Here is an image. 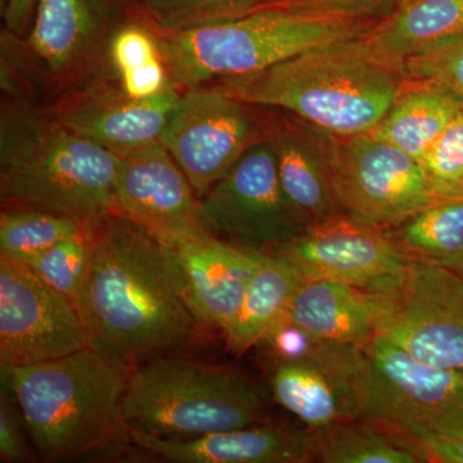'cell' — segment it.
Wrapping results in <instances>:
<instances>
[{"label": "cell", "instance_id": "obj_6", "mask_svg": "<svg viewBox=\"0 0 463 463\" xmlns=\"http://www.w3.org/2000/svg\"><path fill=\"white\" fill-rule=\"evenodd\" d=\"M129 17L120 0H41L25 38L2 30V96L51 109L112 74L109 44Z\"/></svg>", "mask_w": 463, "mask_h": 463}, {"label": "cell", "instance_id": "obj_34", "mask_svg": "<svg viewBox=\"0 0 463 463\" xmlns=\"http://www.w3.org/2000/svg\"><path fill=\"white\" fill-rule=\"evenodd\" d=\"M11 392L2 389L0 398V459L5 463L32 461L24 440V422Z\"/></svg>", "mask_w": 463, "mask_h": 463}, {"label": "cell", "instance_id": "obj_1", "mask_svg": "<svg viewBox=\"0 0 463 463\" xmlns=\"http://www.w3.org/2000/svg\"><path fill=\"white\" fill-rule=\"evenodd\" d=\"M85 230L90 263L79 312L90 346L133 367L188 349L206 323L172 246L115 210Z\"/></svg>", "mask_w": 463, "mask_h": 463}, {"label": "cell", "instance_id": "obj_5", "mask_svg": "<svg viewBox=\"0 0 463 463\" xmlns=\"http://www.w3.org/2000/svg\"><path fill=\"white\" fill-rule=\"evenodd\" d=\"M374 21L268 5L243 16L179 33H156L179 91L255 74L303 52L355 41Z\"/></svg>", "mask_w": 463, "mask_h": 463}, {"label": "cell", "instance_id": "obj_3", "mask_svg": "<svg viewBox=\"0 0 463 463\" xmlns=\"http://www.w3.org/2000/svg\"><path fill=\"white\" fill-rule=\"evenodd\" d=\"M358 39L303 52L255 74L206 87L258 108L288 112L336 138L368 134L388 112L405 76L368 53Z\"/></svg>", "mask_w": 463, "mask_h": 463}, {"label": "cell", "instance_id": "obj_22", "mask_svg": "<svg viewBox=\"0 0 463 463\" xmlns=\"http://www.w3.org/2000/svg\"><path fill=\"white\" fill-rule=\"evenodd\" d=\"M462 35L463 0H399L358 43L373 57L402 70L410 58Z\"/></svg>", "mask_w": 463, "mask_h": 463}, {"label": "cell", "instance_id": "obj_4", "mask_svg": "<svg viewBox=\"0 0 463 463\" xmlns=\"http://www.w3.org/2000/svg\"><path fill=\"white\" fill-rule=\"evenodd\" d=\"M0 368L43 461L79 458L121 429L118 414L133 365L88 346L43 364Z\"/></svg>", "mask_w": 463, "mask_h": 463}, {"label": "cell", "instance_id": "obj_23", "mask_svg": "<svg viewBox=\"0 0 463 463\" xmlns=\"http://www.w3.org/2000/svg\"><path fill=\"white\" fill-rule=\"evenodd\" d=\"M462 109V103L444 88L405 78L394 102L370 134L420 163Z\"/></svg>", "mask_w": 463, "mask_h": 463}, {"label": "cell", "instance_id": "obj_33", "mask_svg": "<svg viewBox=\"0 0 463 463\" xmlns=\"http://www.w3.org/2000/svg\"><path fill=\"white\" fill-rule=\"evenodd\" d=\"M323 343L325 340L313 336L285 317L265 335L259 345L264 346L272 364H283L301 361L315 354Z\"/></svg>", "mask_w": 463, "mask_h": 463}, {"label": "cell", "instance_id": "obj_20", "mask_svg": "<svg viewBox=\"0 0 463 463\" xmlns=\"http://www.w3.org/2000/svg\"><path fill=\"white\" fill-rule=\"evenodd\" d=\"M137 447L175 463H307L313 462L309 430L257 423L201 437L167 439L138 430L125 431Z\"/></svg>", "mask_w": 463, "mask_h": 463}, {"label": "cell", "instance_id": "obj_2", "mask_svg": "<svg viewBox=\"0 0 463 463\" xmlns=\"http://www.w3.org/2000/svg\"><path fill=\"white\" fill-rule=\"evenodd\" d=\"M121 157L50 111L2 96L0 197L88 224L115 210Z\"/></svg>", "mask_w": 463, "mask_h": 463}, {"label": "cell", "instance_id": "obj_38", "mask_svg": "<svg viewBox=\"0 0 463 463\" xmlns=\"http://www.w3.org/2000/svg\"><path fill=\"white\" fill-rule=\"evenodd\" d=\"M121 3H124V5H132L134 2H136V0H120Z\"/></svg>", "mask_w": 463, "mask_h": 463}, {"label": "cell", "instance_id": "obj_11", "mask_svg": "<svg viewBox=\"0 0 463 463\" xmlns=\"http://www.w3.org/2000/svg\"><path fill=\"white\" fill-rule=\"evenodd\" d=\"M88 346L75 304L29 265L0 255V364H43Z\"/></svg>", "mask_w": 463, "mask_h": 463}, {"label": "cell", "instance_id": "obj_8", "mask_svg": "<svg viewBox=\"0 0 463 463\" xmlns=\"http://www.w3.org/2000/svg\"><path fill=\"white\" fill-rule=\"evenodd\" d=\"M362 354L365 392L359 420L416 450L432 439L463 434V370L425 364L381 335L362 346Z\"/></svg>", "mask_w": 463, "mask_h": 463}, {"label": "cell", "instance_id": "obj_24", "mask_svg": "<svg viewBox=\"0 0 463 463\" xmlns=\"http://www.w3.org/2000/svg\"><path fill=\"white\" fill-rule=\"evenodd\" d=\"M304 277L279 254H267L252 276L236 319L224 335L228 350L242 355L288 315Z\"/></svg>", "mask_w": 463, "mask_h": 463}, {"label": "cell", "instance_id": "obj_21", "mask_svg": "<svg viewBox=\"0 0 463 463\" xmlns=\"http://www.w3.org/2000/svg\"><path fill=\"white\" fill-rule=\"evenodd\" d=\"M385 298L331 279H303L286 317L318 339L362 347L379 335Z\"/></svg>", "mask_w": 463, "mask_h": 463}, {"label": "cell", "instance_id": "obj_28", "mask_svg": "<svg viewBox=\"0 0 463 463\" xmlns=\"http://www.w3.org/2000/svg\"><path fill=\"white\" fill-rule=\"evenodd\" d=\"M85 225L70 216L35 207L3 205L0 255L29 264L61 241L74 237Z\"/></svg>", "mask_w": 463, "mask_h": 463}, {"label": "cell", "instance_id": "obj_32", "mask_svg": "<svg viewBox=\"0 0 463 463\" xmlns=\"http://www.w3.org/2000/svg\"><path fill=\"white\" fill-rule=\"evenodd\" d=\"M402 71L407 79L444 88L463 105V35L410 58Z\"/></svg>", "mask_w": 463, "mask_h": 463}, {"label": "cell", "instance_id": "obj_30", "mask_svg": "<svg viewBox=\"0 0 463 463\" xmlns=\"http://www.w3.org/2000/svg\"><path fill=\"white\" fill-rule=\"evenodd\" d=\"M90 263V239L84 230L74 237L61 241L27 265L45 282L69 298L79 309Z\"/></svg>", "mask_w": 463, "mask_h": 463}, {"label": "cell", "instance_id": "obj_27", "mask_svg": "<svg viewBox=\"0 0 463 463\" xmlns=\"http://www.w3.org/2000/svg\"><path fill=\"white\" fill-rule=\"evenodd\" d=\"M109 54L118 83L133 99L156 97L173 85L156 33L132 11L112 36Z\"/></svg>", "mask_w": 463, "mask_h": 463}, {"label": "cell", "instance_id": "obj_12", "mask_svg": "<svg viewBox=\"0 0 463 463\" xmlns=\"http://www.w3.org/2000/svg\"><path fill=\"white\" fill-rule=\"evenodd\" d=\"M273 254L288 259L304 279H331L386 297L401 288L411 265L383 228L345 213L307 225Z\"/></svg>", "mask_w": 463, "mask_h": 463}, {"label": "cell", "instance_id": "obj_37", "mask_svg": "<svg viewBox=\"0 0 463 463\" xmlns=\"http://www.w3.org/2000/svg\"><path fill=\"white\" fill-rule=\"evenodd\" d=\"M425 462L463 463V434L432 439L417 447Z\"/></svg>", "mask_w": 463, "mask_h": 463}, {"label": "cell", "instance_id": "obj_17", "mask_svg": "<svg viewBox=\"0 0 463 463\" xmlns=\"http://www.w3.org/2000/svg\"><path fill=\"white\" fill-rule=\"evenodd\" d=\"M115 212L172 248L207 232L199 196L164 145L121 157Z\"/></svg>", "mask_w": 463, "mask_h": 463}, {"label": "cell", "instance_id": "obj_14", "mask_svg": "<svg viewBox=\"0 0 463 463\" xmlns=\"http://www.w3.org/2000/svg\"><path fill=\"white\" fill-rule=\"evenodd\" d=\"M335 169L344 212L388 228L437 201L419 161L373 136L335 137Z\"/></svg>", "mask_w": 463, "mask_h": 463}, {"label": "cell", "instance_id": "obj_35", "mask_svg": "<svg viewBox=\"0 0 463 463\" xmlns=\"http://www.w3.org/2000/svg\"><path fill=\"white\" fill-rule=\"evenodd\" d=\"M398 2L399 0H273L272 3L377 21L389 14Z\"/></svg>", "mask_w": 463, "mask_h": 463}, {"label": "cell", "instance_id": "obj_19", "mask_svg": "<svg viewBox=\"0 0 463 463\" xmlns=\"http://www.w3.org/2000/svg\"><path fill=\"white\" fill-rule=\"evenodd\" d=\"M192 300L209 327L227 334L265 252L219 239L209 232L173 248Z\"/></svg>", "mask_w": 463, "mask_h": 463}, {"label": "cell", "instance_id": "obj_7", "mask_svg": "<svg viewBox=\"0 0 463 463\" xmlns=\"http://www.w3.org/2000/svg\"><path fill=\"white\" fill-rule=\"evenodd\" d=\"M267 399L248 374L167 353L137 364L121 402L120 428L188 439L263 422Z\"/></svg>", "mask_w": 463, "mask_h": 463}, {"label": "cell", "instance_id": "obj_18", "mask_svg": "<svg viewBox=\"0 0 463 463\" xmlns=\"http://www.w3.org/2000/svg\"><path fill=\"white\" fill-rule=\"evenodd\" d=\"M268 109L265 137L272 145L279 181L292 205L307 224L344 214L335 169V137L297 116Z\"/></svg>", "mask_w": 463, "mask_h": 463}, {"label": "cell", "instance_id": "obj_10", "mask_svg": "<svg viewBox=\"0 0 463 463\" xmlns=\"http://www.w3.org/2000/svg\"><path fill=\"white\" fill-rule=\"evenodd\" d=\"M268 112L214 88L182 91L163 145L199 199L250 146L265 138Z\"/></svg>", "mask_w": 463, "mask_h": 463}, {"label": "cell", "instance_id": "obj_29", "mask_svg": "<svg viewBox=\"0 0 463 463\" xmlns=\"http://www.w3.org/2000/svg\"><path fill=\"white\" fill-rule=\"evenodd\" d=\"M273 0H136L130 11L151 29L179 33L223 23L257 11Z\"/></svg>", "mask_w": 463, "mask_h": 463}, {"label": "cell", "instance_id": "obj_15", "mask_svg": "<svg viewBox=\"0 0 463 463\" xmlns=\"http://www.w3.org/2000/svg\"><path fill=\"white\" fill-rule=\"evenodd\" d=\"M179 99L173 85L156 97L133 99L112 72L45 109L74 132L127 157L163 145Z\"/></svg>", "mask_w": 463, "mask_h": 463}, {"label": "cell", "instance_id": "obj_25", "mask_svg": "<svg viewBox=\"0 0 463 463\" xmlns=\"http://www.w3.org/2000/svg\"><path fill=\"white\" fill-rule=\"evenodd\" d=\"M383 230L411 263L463 276V199L434 201Z\"/></svg>", "mask_w": 463, "mask_h": 463}, {"label": "cell", "instance_id": "obj_9", "mask_svg": "<svg viewBox=\"0 0 463 463\" xmlns=\"http://www.w3.org/2000/svg\"><path fill=\"white\" fill-rule=\"evenodd\" d=\"M200 215L209 233L265 254L288 245L309 225L283 190L267 137L250 146L201 197Z\"/></svg>", "mask_w": 463, "mask_h": 463}, {"label": "cell", "instance_id": "obj_26", "mask_svg": "<svg viewBox=\"0 0 463 463\" xmlns=\"http://www.w3.org/2000/svg\"><path fill=\"white\" fill-rule=\"evenodd\" d=\"M313 462L422 463L403 439L376 423L352 420L309 430Z\"/></svg>", "mask_w": 463, "mask_h": 463}, {"label": "cell", "instance_id": "obj_16", "mask_svg": "<svg viewBox=\"0 0 463 463\" xmlns=\"http://www.w3.org/2000/svg\"><path fill=\"white\" fill-rule=\"evenodd\" d=\"M272 365L274 401L307 430L361 419L365 392L362 347L325 341L306 359Z\"/></svg>", "mask_w": 463, "mask_h": 463}, {"label": "cell", "instance_id": "obj_36", "mask_svg": "<svg viewBox=\"0 0 463 463\" xmlns=\"http://www.w3.org/2000/svg\"><path fill=\"white\" fill-rule=\"evenodd\" d=\"M41 0H5L3 8V30L25 38L32 30Z\"/></svg>", "mask_w": 463, "mask_h": 463}, {"label": "cell", "instance_id": "obj_13", "mask_svg": "<svg viewBox=\"0 0 463 463\" xmlns=\"http://www.w3.org/2000/svg\"><path fill=\"white\" fill-rule=\"evenodd\" d=\"M379 335L425 364L463 370L462 274L411 263L385 298Z\"/></svg>", "mask_w": 463, "mask_h": 463}, {"label": "cell", "instance_id": "obj_31", "mask_svg": "<svg viewBox=\"0 0 463 463\" xmlns=\"http://www.w3.org/2000/svg\"><path fill=\"white\" fill-rule=\"evenodd\" d=\"M420 165L435 199H463V109L423 155Z\"/></svg>", "mask_w": 463, "mask_h": 463}]
</instances>
